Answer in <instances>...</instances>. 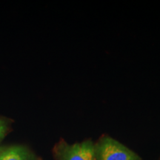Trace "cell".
I'll return each instance as SVG.
<instances>
[{"label":"cell","mask_w":160,"mask_h":160,"mask_svg":"<svg viewBox=\"0 0 160 160\" xmlns=\"http://www.w3.org/2000/svg\"><path fill=\"white\" fill-rule=\"evenodd\" d=\"M97 160H141L128 148L109 137H104L95 145Z\"/></svg>","instance_id":"1"},{"label":"cell","mask_w":160,"mask_h":160,"mask_svg":"<svg viewBox=\"0 0 160 160\" xmlns=\"http://www.w3.org/2000/svg\"><path fill=\"white\" fill-rule=\"evenodd\" d=\"M56 153L58 160H97L95 145L91 140L73 145L62 143Z\"/></svg>","instance_id":"2"},{"label":"cell","mask_w":160,"mask_h":160,"mask_svg":"<svg viewBox=\"0 0 160 160\" xmlns=\"http://www.w3.org/2000/svg\"><path fill=\"white\" fill-rule=\"evenodd\" d=\"M28 150L22 146H13L0 152V160H32Z\"/></svg>","instance_id":"3"},{"label":"cell","mask_w":160,"mask_h":160,"mask_svg":"<svg viewBox=\"0 0 160 160\" xmlns=\"http://www.w3.org/2000/svg\"><path fill=\"white\" fill-rule=\"evenodd\" d=\"M8 128V123L6 121V119L0 118V142L7 134Z\"/></svg>","instance_id":"4"}]
</instances>
